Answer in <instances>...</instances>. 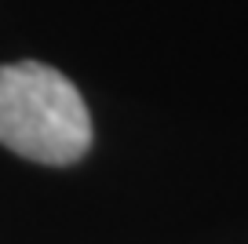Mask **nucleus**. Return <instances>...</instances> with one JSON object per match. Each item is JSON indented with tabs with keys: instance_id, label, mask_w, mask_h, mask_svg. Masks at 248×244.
<instances>
[{
	"instance_id": "obj_1",
	"label": "nucleus",
	"mask_w": 248,
	"mask_h": 244,
	"mask_svg": "<svg viewBox=\"0 0 248 244\" xmlns=\"http://www.w3.org/2000/svg\"><path fill=\"white\" fill-rule=\"evenodd\" d=\"M0 142L37 164H73L92 146V117L73 80L44 62L0 66Z\"/></svg>"
}]
</instances>
